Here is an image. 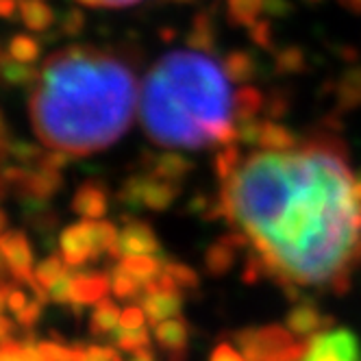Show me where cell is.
<instances>
[{
	"label": "cell",
	"instance_id": "6da1fadb",
	"mask_svg": "<svg viewBox=\"0 0 361 361\" xmlns=\"http://www.w3.org/2000/svg\"><path fill=\"white\" fill-rule=\"evenodd\" d=\"M346 161V144L324 126L296 150L250 154L222 183L226 222L290 296L298 286L335 294L350 288L361 262V202Z\"/></svg>",
	"mask_w": 361,
	"mask_h": 361
},
{
	"label": "cell",
	"instance_id": "7a4b0ae2",
	"mask_svg": "<svg viewBox=\"0 0 361 361\" xmlns=\"http://www.w3.org/2000/svg\"><path fill=\"white\" fill-rule=\"evenodd\" d=\"M135 105L133 66L87 44L50 55L29 96L31 124L42 144L79 157L116 144L131 126Z\"/></svg>",
	"mask_w": 361,
	"mask_h": 361
},
{
	"label": "cell",
	"instance_id": "3957f363",
	"mask_svg": "<svg viewBox=\"0 0 361 361\" xmlns=\"http://www.w3.org/2000/svg\"><path fill=\"white\" fill-rule=\"evenodd\" d=\"M140 120L144 133L164 148H224L240 140L228 76L196 50H174L152 66L142 87Z\"/></svg>",
	"mask_w": 361,
	"mask_h": 361
},
{
	"label": "cell",
	"instance_id": "277c9868",
	"mask_svg": "<svg viewBox=\"0 0 361 361\" xmlns=\"http://www.w3.org/2000/svg\"><path fill=\"white\" fill-rule=\"evenodd\" d=\"M233 340L242 348L246 361H276L296 342L288 326L279 324L240 329L233 333Z\"/></svg>",
	"mask_w": 361,
	"mask_h": 361
},
{
	"label": "cell",
	"instance_id": "5b68a950",
	"mask_svg": "<svg viewBox=\"0 0 361 361\" xmlns=\"http://www.w3.org/2000/svg\"><path fill=\"white\" fill-rule=\"evenodd\" d=\"M0 255H3V272L16 283H24L33 290H44L35 279L33 248L24 231H3L0 238Z\"/></svg>",
	"mask_w": 361,
	"mask_h": 361
},
{
	"label": "cell",
	"instance_id": "8992f818",
	"mask_svg": "<svg viewBox=\"0 0 361 361\" xmlns=\"http://www.w3.org/2000/svg\"><path fill=\"white\" fill-rule=\"evenodd\" d=\"M302 361H361L359 338L346 326L320 331L307 342Z\"/></svg>",
	"mask_w": 361,
	"mask_h": 361
},
{
	"label": "cell",
	"instance_id": "52a82bcc",
	"mask_svg": "<svg viewBox=\"0 0 361 361\" xmlns=\"http://www.w3.org/2000/svg\"><path fill=\"white\" fill-rule=\"evenodd\" d=\"M63 262L70 268H83L87 262H98L100 252L96 244V220H81L63 228L59 235Z\"/></svg>",
	"mask_w": 361,
	"mask_h": 361
},
{
	"label": "cell",
	"instance_id": "ba28073f",
	"mask_svg": "<svg viewBox=\"0 0 361 361\" xmlns=\"http://www.w3.org/2000/svg\"><path fill=\"white\" fill-rule=\"evenodd\" d=\"M111 290V274L100 270H83L72 268V309L79 314L81 307L98 305L107 298Z\"/></svg>",
	"mask_w": 361,
	"mask_h": 361
},
{
	"label": "cell",
	"instance_id": "9c48e42d",
	"mask_svg": "<svg viewBox=\"0 0 361 361\" xmlns=\"http://www.w3.org/2000/svg\"><path fill=\"white\" fill-rule=\"evenodd\" d=\"M335 324L333 316H322L314 300H298L286 316L288 331L300 342H309L320 331H329Z\"/></svg>",
	"mask_w": 361,
	"mask_h": 361
},
{
	"label": "cell",
	"instance_id": "30bf717a",
	"mask_svg": "<svg viewBox=\"0 0 361 361\" xmlns=\"http://www.w3.org/2000/svg\"><path fill=\"white\" fill-rule=\"evenodd\" d=\"M124 218V226L120 231V250L122 257H135V255H161V242L154 233V228L140 218L133 216H120Z\"/></svg>",
	"mask_w": 361,
	"mask_h": 361
},
{
	"label": "cell",
	"instance_id": "8fae6325",
	"mask_svg": "<svg viewBox=\"0 0 361 361\" xmlns=\"http://www.w3.org/2000/svg\"><path fill=\"white\" fill-rule=\"evenodd\" d=\"M250 240L242 233V231H233L226 233L218 242H214L207 252H204V270L212 276H224L233 270L240 250L248 248Z\"/></svg>",
	"mask_w": 361,
	"mask_h": 361
},
{
	"label": "cell",
	"instance_id": "7c38bea8",
	"mask_svg": "<svg viewBox=\"0 0 361 361\" xmlns=\"http://www.w3.org/2000/svg\"><path fill=\"white\" fill-rule=\"evenodd\" d=\"M72 212L83 220H100L109 209V192L100 180H85L72 196Z\"/></svg>",
	"mask_w": 361,
	"mask_h": 361
},
{
	"label": "cell",
	"instance_id": "4fadbf2b",
	"mask_svg": "<svg viewBox=\"0 0 361 361\" xmlns=\"http://www.w3.org/2000/svg\"><path fill=\"white\" fill-rule=\"evenodd\" d=\"M142 309L152 326H157L170 318L180 316V309H183V294L180 292H161V290H144L142 296Z\"/></svg>",
	"mask_w": 361,
	"mask_h": 361
},
{
	"label": "cell",
	"instance_id": "5bb4252c",
	"mask_svg": "<svg viewBox=\"0 0 361 361\" xmlns=\"http://www.w3.org/2000/svg\"><path fill=\"white\" fill-rule=\"evenodd\" d=\"M180 183L164 180L152 176L150 172L142 174V207L150 212H166L170 204L178 198Z\"/></svg>",
	"mask_w": 361,
	"mask_h": 361
},
{
	"label": "cell",
	"instance_id": "9a60e30c",
	"mask_svg": "<svg viewBox=\"0 0 361 361\" xmlns=\"http://www.w3.org/2000/svg\"><path fill=\"white\" fill-rule=\"evenodd\" d=\"M144 168L157 178L180 183L194 170V164L178 152H159V154H146Z\"/></svg>",
	"mask_w": 361,
	"mask_h": 361
},
{
	"label": "cell",
	"instance_id": "2e32d148",
	"mask_svg": "<svg viewBox=\"0 0 361 361\" xmlns=\"http://www.w3.org/2000/svg\"><path fill=\"white\" fill-rule=\"evenodd\" d=\"M152 329H154V342H157L161 350H166L168 355L185 353L190 342V324L183 316L170 318Z\"/></svg>",
	"mask_w": 361,
	"mask_h": 361
},
{
	"label": "cell",
	"instance_id": "e0dca14e",
	"mask_svg": "<svg viewBox=\"0 0 361 361\" xmlns=\"http://www.w3.org/2000/svg\"><path fill=\"white\" fill-rule=\"evenodd\" d=\"M335 107L340 114H348L361 107V66L348 68L335 83Z\"/></svg>",
	"mask_w": 361,
	"mask_h": 361
},
{
	"label": "cell",
	"instance_id": "ac0fdd59",
	"mask_svg": "<svg viewBox=\"0 0 361 361\" xmlns=\"http://www.w3.org/2000/svg\"><path fill=\"white\" fill-rule=\"evenodd\" d=\"M222 70L233 83H250L259 74V61L248 50H228L222 59Z\"/></svg>",
	"mask_w": 361,
	"mask_h": 361
},
{
	"label": "cell",
	"instance_id": "d6986e66",
	"mask_svg": "<svg viewBox=\"0 0 361 361\" xmlns=\"http://www.w3.org/2000/svg\"><path fill=\"white\" fill-rule=\"evenodd\" d=\"M120 318H122V312L118 309L116 302H111L109 298L100 300L94 312L90 316V333L94 338H114L120 329Z\"/></svg>",
	"mask_w": 361,
	"mask_h": 361
},
{
	"label": "cell",
	"instance_id": "ffe728a7",
	"mask_svg": "<svg viewBox=\"0 0 361 361\" xmlns=\"http://www.w3.org/2000/svg\"><path fill=\"white\" fill-rule=\"evenodd\" d=\"M266 100L268 96L262 94L252 85H244L235 92L233 96V120L238 124L248 122V120H257L262 111H266Z\"/></svg>",
	"mask_w": 361,
	"mask_h": 361
},
{
	"label": "cell",
	"instance_id": "44dd1931",
	"mask_svg": "<svg viewBox=\"0 0 361 361\" xmlns=\"http://www.w3.org/2000/svg\"><path fill=\"white\" fill-rule=\"evenodd\" d=\"M188 46L196 53H216L218 35H216V24L209 18V13H196L192 20V29L185 37Z\"/></svg>",
	"mask_w": 361,
	"mask_h": 361
},
{
	"label": "cell",
	"instance_id": "7402d4cb",
	"mask_svg": "<svg viewBox=\"0 0 361 361\" xmlns=\"http://www.w3.org/2000/svg\"><path fill=\"white\" fill-rule=\"evenodd\" d=\"M0 76L9 87H33L39 79V70L31 63H20L7 55H0Z\"/></svg>",
	"mask_w": 361,
	"mask_h": 361
},
{
	"label": "cell",
	"instance_id": "603a6c76",
	"mask_svg": "<svg viewBox=\"0 0 361 361\" xmlns=\"http://www.w3.org/2000/svg\"><path fill=\"white\" fill-rule=\"evenodd\" d=\"M20 20L33 33H46L55 24V11L48 7L46 0H24L18 5Z\"/></svg>",
	"mask_w": 361,
	"mask_h": 361
},
{
	"label": "cell",
	"instance_id": "cb8c5ba5",
	"mask_svg": "<svg viewBox=\"0 0 361 361\" xmlns=\"http://www.w3.org/2000/svg\"><path fill=\"white\" fill-rule=\"evenodd\" d=\"M259 146L268 152H290L298 148V137L276 120H264Z\"/></svg>",
	"mask_w": 361,
	"mask_h": 361
},
{
	"label": "cell",
	"instance_id": "d4e9b609",
	"mask_svg": "<svg viewBox=\"0 0 361 361\" xmlns=\"http://www.w3.org/2000/svg\"><path fill=\"white\" fill-rule=\"evenodd\" d=\"M120 266L131 272L137 281H142L144 286L152 283L154 279H159L166 266V257H152V255H135V257H122Z\"/></svg>",
	"mask_w": 361,
	"mask_h": 361
},
{
	"label": "cell",
	"instance_id": "484cf974",
	"mask_svg": "<svg viewBox=\"0 0 361 361\" xmlns=\"http://www.w3.org/2000/svg\"><path fill=\"white\" fill-rule=\"evenodd\" d=\"M111 274V292L120 300H142L144 296V283L137 281L131 272H126L120 264L109 270Z\"/></svg>",
	"mask_w": 361,
	"mask_h": 361
},
{
	"label": "cell",
	"instance_id": "4316f807",
	"mask_svg": "<svg viewBox=\"0 0 361 361\" xmlns=\"http://www.w3.org/2000/svg\"><path fill=\"white\" fill-rule=\"evenodd\" d=\"M274 70L281 76H296L307 70V55L300 46H283L274 55Z\"/></svg>",
	"mask_w": 361,
	"mask_h": 361
},
{
	"label": "cell",
	"instance_id": "83f0119b",
	"mask_svg": "<svg viewBox=\"0 0 361 361\" xmlns=\"http://www.w3.org/2000/svg\"><path fill=\"white\" fill-rule=\"evenodd\" d=\"M68 270H70V266L63 262L61 252L59 255L50 252L48 257H44L39 264H35V279H37L39 286L48 292Z\"/></svg>",
	"mask_w": 361,
	"mask_h": 361
},
{
	"label": "cell",
	"instance_id": "f1b7e54d",
	"mask_svg": "<svg viewBox=\"0 0 361 361\" xmlns=\"http://www.w3.org/2000/svg\"><path fill=\"white\" fill-rule=\"evenodd\" d=\"M266 9L264 0H228V20L235 27H252L259 22V13Z\"/></svg>",
	"mask_w": 361,
	"mask_h": 361
},
{
	"label": "cell",
	"instance_id": "f546056e",
	"mask_svg": "<svg viewBox=\"0 0 361 361\" xmlns=\"http://www.w3.org/2000/svg\"><path fill=\"white\" fill-rule=\"evenodd\" d=\"M39 53H42V44L31 37V35H13L9 46H7V55L13 57L16 61L20 63H35L39 59Z\"/></svg>",
	"mask_w": 361,
	"mask_h": 361
},
{
	"label": "cell",
	"instance_id": "4dcf8cb0",
	"mask_svg": "<svg viewBox=\"0 0 361 361\" xmlns=\"http://www.w3.org/2000/svg\"><path fill=\"white\" fill-rule=\"evenodd\" d=\"M111 342L116 344V348L124 350V353H140L144 348H150V333L146 329H135V331H126V329H118V333L111 338Z\"/></svg>",
	"mask_w": 361,
	"mask_h": 361
},
{
	"label": "cell",
	"instance_id": "1f68e13d",
	"mask_svg": "<svg viewBox=\"0 0 361 361\" xmlns=\"http://www.w3.org/2000/svg\"><path fill=\"white\" fill-rule=\"evenodd\" d=\"M240 164H242V154L235 144L224 146L216 152V174L222 183H226V180L238 172Z\"/></svg>",
	"mask_w": 361,
	"mask_h": 361
},
{
	"label": "cell",
	"instance_id": "d6a6232c",
	"mask_svg": "<svg viewBox=\"0 0 361 361\" xmlns=\"http://www.w3.org/2000/svg\"><path fill=\"white\" fill-rule=\"evenodd\" d=\"M164 270L174 279V283H176V286H178L180 290L192 292V290H198V286H200V276H198V272H196L194 268L185 266V264H180V262L166 259Z\"/></svg>",
	"mask_w": 361,
	"mask_h": 361
},
{
	"label": "cell",
	"instance_id": "836d02e7",
	"mask_svg": "<svg viewBox=\"0 0 361 361\" xmlns=\"http://www.w3.org/2000/svg\"><path fill=\"white\" fill-rule=\"evenodd\" d=\"M292 109V94L288 90H274L266 100V116L270 120L286 118Z\"/></svg>",
	"mask_w": 361,
	"mask_h": 361
},
{
	"label": "cell",
	"instance_id": "e575fe53",
	"mask_svg": "<svg viewBox=\"0 0 361 361\" xmlns=\"http://www.w3.org/2000/svg\"><path fill=\"white\" fill-rule=\"evenodd\" d=\"M250 42L262 50H274V37H272V24L266 20L255 22L250 27Z\"/></svg>",
	"mask_w": 361,
	"mask_h": 361
},
{
	"label": "cell",
	"instance_id": "d590c367",
	"mask_svg": "<svg viewBox=\"0 0 361 361\" xmlns=\"http://www.w3.org/2000/svg\"><path fill=\"white\" fill-rule=\"evenodd\" d=\"M85 29V16L79 9H70L61 18V33L66 37H79Z\"/></svg>",
	"mask_w": 361,
	"mask_h": 361
},
{
	"label": "cell",
	"instance_id": "8d00e7d4",
	"mask_svg": "<svg viewBox=\"0 0 361 361\" xmlns=\"http://www.w3.org/2000/svg\"><path fill=\"white\" fill-rule=\"evenodd\" d=\"M146 314H144V309L142 307H126L124 312H122V318H120V326L126 329V331H135V329H144L146 324Z\"/></svg>",
	"mask_w": 361,
	"mask_h": 361
},
{
	"label": "cell",
	"instance_id": "74e56055",
	"mask_svg": "<svg viewBox=\"0 0 361 361\" xmlns=\"http://www.w3.org/2000/svg\"><path fill=\"white\" fill-rule=\"evenodd\" d=\"M262 126H264V120H248V122L238 124V128H240V140L246 146H259Z\"/></svg>",
	"mask_w": 361,
	"mask_h": 361
},
{
	"label": "cell",
	"instance_id": "f35d334b",
	"mask_svg": "<svg viewBox=\"0 0 361 361\" xmlns=\"http://www.w3.org/2000/svg\"><path fill=\"white\" fill-rule=\"evenodd\" d=\"M70 164H72V154L63 152V150H46L42 161H39V166L50 168V170H57V172H61Z\"/></svg>",
	"mask_w": 361,
	"mask_h": 361
},
{
	"label": "cell",
	"instance_id": "ab89813d",
	"mask_svg": "<svg viewBox=\"0 0 361 361\" xmlns=\"http://www.w3.org/2000/svg\"><path fill=\"white\" fill-rule=\"evenodd\" d=\"M83 361H124L116 348H109V346H85V355H83Z\"/></svg>",
	"mask_w": 361,
	"mask_h": 361
},
{
	"label": "cell",
	"instance_id": "60d3db41",
	"mask_svg": "<svg viewBox=\"0 0 361 361\" xmlns=\"http://www.w3.org/2000/svg\"><path fill=\"white\" fill-rule=\"evenodd\" d=\"M209 361H246V359H244V355H240V353L233 348V344L220 342V344L212 350Z\"/></svg>",
	"mask_w": 361,
	"mask_h": 361
},
{
	"label": "cell",
	"instance_id": "b9f144b4",
	"mask_svg": "<svg viewBox=\"0 0 361 361\" xmlns=\"http://www.w3.org/2000/svg\"><path fill=\"white\" fill-rule=\"evenodd\" d=\"M79 3L87 7H109V9H120V7H131L140 0H79Z\"/></svg>",
	"mask_w": 361,
	"mask_h": 361
},
{
	"label": "cell",
	"instance_id": "7bdbcfd3",
	"mask_svg": "<svg viewBox=\"0 0 361 361\" xmlns=\"http://www.w3.org/2000/svg\"><path fill=\"white\" fill-rule=\"evenodd\" d=\"M266 11L272 16H288L292 11V5L288 0H266Z\"/></svg>",
	"mask_w": 361,
	"mask_h": 361
},
{
	"label": "cell",
	"instance_id": "ee69618b",
	"mask_svg": "<svg viewBox=\"0 0 361 361\" xmlns=\"http://www.w3.org/2000/svg\"><path fill=\"white\" fill-rule=\"evenodd\" d=\"M0 13H3V18L11 20L13 16H18V3L16 0H0Z\"/></svg>",
	"mask_w": 361,
	"mask_h": 361
},
{
	"label": "cell",
	"instance_id": "f6af8a7d",
	"mask_svg": "<svg viewBox=\"0 0 361 361\" xmlns=\"http://www.w3.org/2000/svg\"><path fill=\"white\" fill-rule=\"evenodd\" d=\"M342 59L344 61H348V63H355L357 59H359V53L353 48V46H344L342 48Z\"/></svg>",
	"mask_w": 361,
	"mask_h": 361
},
{
	"label": "cell",
	"instance_id": "bcb514c9",
	"mask_svg": "<svg viewBox=\"0 0 361 361\" xmlns=\"http://www.w3.org/2000/svg\"><path fill=\"white\" fill-rule=\"evenodd\" d=\"M131 361H157V359H154V355H152V350H150V348H144V350L135 353Z\"/></svg>",
	"mask_w": 361,
	"mask_h": 361
},
{
	"label": "cell",
	"instance_id": "7dc6e473",
	"mask_svg": "<svg viewBox=\"0 0 361 361\" xmlns=\"http://www.w3.org/2000/svg\"><path fill=\"white\" fill-rule=\"evenodd\" d=\"M340 3H342L348 11H353V13H359V16H361V0H340Z\"/></svg>",
	"mask_w": 361,
	"mask_h": 361
},
{
	"label": "cell",
	"instance_id": "c3c4849f",
	"mask_svg": "<svg viewBox=\"0 0 361 361\" xmlns=\"http://www.w3.org/2000/svg\"><path fill=\"white\" fill-rule=\"evenodd\" d=\"M176 3H192V0H176Z\"/></svg>",
	"mask_w": 361,
	"mask_h": 361
},
{
	"label": "cell",
	"instance_id": "681fc988",
	"mask_svg": "<svg viewBox=\"0 0 361 361\" xmlns=\"http://www.w3.org/2000/svg\"><path fill=\"white\" fill-rule=\"evenodd\" d=\"M16 3H18V5H20V3H24V0H16Z\"/></svg>",
	"mask_w": 361,
	"mask_h": 361
}]
</instances>
